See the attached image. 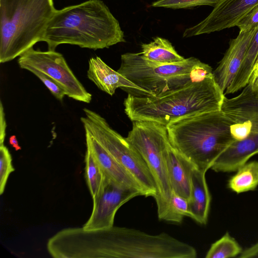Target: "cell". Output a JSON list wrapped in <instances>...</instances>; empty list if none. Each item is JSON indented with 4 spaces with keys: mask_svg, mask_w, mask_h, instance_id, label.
Segmentation results:
<instances>
[{
    "mask_svg": "<svg viewBox=\"0 0 258 258\" xmlns=\"http://www.w3.org/2000/svg\"><path fill=\"white\" fill-rule=\"evenodd\" d=\"M41 41L48 50L69 44L93 50L125 42L117 20L101 0H88L56 10Z\"/></svg>",
    "mask_w": 258,
    "mask_h": 258,
    "instance_id": "cell-1",
    "label": "cell"
},
{
    "mask_svg": "<svg viewBox=\"0 0 258 258\" xmlns=\"http://www.w3.org/2000/svg\"><path fill=\"white\" fill-rule=\"evenodd\" d=\"M224 97L213 74L159 96L129 94L123 105L132 121H153L166 126L187 116L221 110Z\"/></svg>",
    "mask_w": 258,
    "mask_h": 258,
    "instance_id": "cell-2",
    "label": "cell"
},
{
    "mask_svg": "<svg viewBox=\"0 0 258 258\" xmlns=\"http://www.w3.org/2000/svg\"><path fill=\"white\" fill-rule=\"evenodd\" d=\"M166 128L172 147L206 172L235 141L221 110L187 116L170 122Z\"/></svg>",
    "mask_w": 258,
    "mask_h": 258,
    "instance_id": "cell-3",
    "label": "cell"
},
{
    "mask_svg": "<svg viewBox=\"0 0 258 258\" xmlns=\"http://www.w3.org/2000/svg\"><path fill=\"white\" fill-rule=\"evenodd\" d=\"M56 10L53 0H0V62L19 57L41 41Z\"/></svg>",
    "mask_w": 258,
    "mask_h": 258,
    "instance_id": "cell-4",
    "label": "cell"
},
{
    "mask_svg": "<svg viewBox=\"0 0 258 258\" xmlns=\"http://www.w3.org/2000/svg\"><path fill=\"white\" fill-rule=\"evenodd\" d=\"M117 71L152 96L213 74L210 66L194 57L175 63H159L145 59L140 53L131 52L121 55V64Z\"/></svg>",
    "mask_w": 258,
    "mask_h": 258,
    "instance_id": "cell-5",
    "label": "cell"
},
{
    "mask_svg": "<svg viewBox=\"0 0 258 258\" xmlns=\"http://www.w3.org/2000/svg\"><path fill=\"white\" fill-rule=\"evenodd\" d=\"M126 139L144 159L153 176L157 188L154 199L158 217L163 220L172 192L165 161V153L170 144L166 126L153 121H133Z\"/></svg>",
    "mask_w": 258,
    "mask_h": 258,
    "instance_id": "cell-6",
    "label": "cell"
},
{
    "mask_svg": "<svg viewBox=\"0 0 258 258\" xmlns=\"http://www.w3.org/2000/svg\"><path fill=\"white\" fill-rule=\"evenodd\" d=\"M85 116L81 118L85 131L91 135L103 148L140 184L145 197L155 198L157 188L147 164L128 142L112 129L105 119L89 109H83Z\"/></svg>",
    "mask_w": 258,
    "mask_h": 258,
    "instance_id": "cell-7",
    "label": "cell"
},
{
    "mask_svg": "<svg viewBox=\"0 0 258 258\" xmlns=\"http://www.w3.org/2000/svg\"><path fill=\"white\" fill-rule=\"evenodd\" d=\"M18 62L22 69L29 72L36 70L52 78L61 86L68 97L87 103L91 102V94L75 76L61 53L32 47L19 56Z\"/></svg>",
    "mask_w": 258,
    "mask_h": 258,
    "instance_id": "cell-8",
    "label": "cell"
},
{
    "mask_svg": "<svg viewBox=\"0 0 258 258\" xmlns=\"http://www.w3.org/2000/svg\"><path fill=\"white\" fill-rule=\"evenodd\" d=\"M139 196H142L140 191L121 186L105 176L99 195L93 200L91 215L83 228L95 230L112 227L118 209Z\"/></svg>",
    "mask_w": 258,
    "mask_h": 258,
    "instance_id": "cell-9",
    "label": "cell"
},
{
    "mask_svg": "<svg viewBox=\"0 0 258 258\" xmlns=\"http://www.w3.org/2000/svg\"><path fill=\"white\" fill-rule=\"evenodd\" d=\"M221 110L230 122V133L235 141H241L250 134L258 117V91L248 84L237 96L224 97Z\"/></svg>",
    "mask_w": 258,
    "mask_h": 258,
    "instance_id": "cell-10",
    "label": "cell"
},
{
    "mask_svg": "<svg viewBox=\"0 0 258 258\" xmlns=\"http://www.w3.org/2000/svg\"><path fill=\"white\" fill-rule=\"evenodd\" d=\"M258 4V0H221L203 21L186 29L183 37L208 34L230 28Z\"/></svg>",
    "mask_w": 258,
    "mask_h": 258,
    "instance_id": "cell-11",
    "label": "cell"
},
{
    "mask_svg": "<svg viewBox=\"0 0 258 258\" xmlns=\"http://www.w3.org/2000/svg\"><path fill=\"white\" fill-rule=\"evenodd\" d=\"M258 28L239 31L213 71L216 82L224 92L232 84L244 60L252 39Z\"/></svg>",
    "mask_w": 258,
    "mask_h": 258,
    "instance_id": "cell-12",
    "label": "cell"
},
{
    "mask_svg": "<svg viewBox=\"0 0 258 258\" xmlns=\"http://www.w3.org/2000/svg\"><path fill=\"white\" fill-rule=\"evenodd\" d=\"M258 154V117L254 120L249 136L241 141H233L216 159L211 169L216 172H233Z\"/></svg>",
    "mask_w": 258,
    "mask_h": 258,
    "instance_id": "cell-13",
    "label": "cell"
},
{
    "mask_svg": "<svg viewBox=\"0 0 258 258\" xmlns=\"http://www.w3.org/2000/svg\"><path fill=\"white\" fill-rule=\"evenodd\" d=\"M87 77L99 89L111 96L114 94L117 88H120L136 92L137 96L139 94V96H152L151 93L111 69L99 56L93 57L89 59Z\"/></svg>",
    "mask_w": 258,
    "mask_h": 258,
    "instance_id": "cell-14",
    "label": "cell"
},
{
    "mask_svg": "<svg viewBox=\"0 0 258 258\" xmlns=\"http://www.w3.org/2000/svg\"><path fill=\"white\" fill-rule=\"evenodd\" d=\"M87 148L93 154L105 176L126 188L140 191L145 196L138 181L123 168L89 133L85 132Z\"/></svg>",
    "mask_w": 258,
    "mask_h": 258,
    "instance_id": "cell-15",
    "label": "cell"
},
{
    "mask_svg": "<svg viewBox=\"0 0 258 258\" xmlns=\"http://www.w3.org/2000/svg\"><path fill=\"white\" fill-rule=\"evenodd\" d=\"M165 161L171 190L188 200L191 171L195 165L176 151L170 144L165 153Z\"/></svg>",
    "mask_w": 258,
    "mask_h": 258,
    "instance_id": "cell-16",
    "label": "cell"
},
{
    "mask_svg": "<svg viewBox=\"0 0 258 258\" xmlns=\"http://www.w3.org/2000/svg\"><path fill=\"white\" fill-rule=\"evenodd\" d=\"M206 172L195 166L191 175L190 197L188 201L189 217L201 224H206L211 196L206 179Z\"/></svg>",
    "mask_w": 258,
    "mask_h": 258,
    "instance_id": "cell-17",
    "label": "cell"
},
{
    "mask_svg": "<svg viewBox=\"0 0 258 258\" xmlns=\"http://www.w3.org/2000/svg\"><path fill=\"white\" fill-rule=\"evenodd\" d=\"M140 54L146 60L159 63H172L185 58L179 55L167 40L156 37L153 41L143 44Z\"/></svg>",
    "mask_w": 258,
    "mask_h": 258,
    "instance_id": "cell-18",
    "label": "cell"
},
{
    "mask_svg": "<svg viewBox=\"0 0 258 258\" xmlns=\"http://www.w3.org/2000/svg\"><path fill=\"white\" fill-rule=\"evenodd\" d=\"M258 56V29L255 33L244 60L226 94L234 93L246 86L249 82Z\"/></svg>",
    "mask_w": 258,
    "mask_h": 258,
    "instance_id": "cell-19",
    "label": "cell"
},
{
    "mask_svg": "<svg viewBox=\"0 0 258 258\" xmlns=\"http://www.w3.org/2000/svg\"><path fill=\"white\" fill-rule=\"evenodd\" d=\"M229 179L228 187L240 194L255 189L258 186V161L247 162Z\"/></svg>",
    "mask_w": 258,
    "mask_h": 258,
    "instance_id": "cell-20",
    "label": "cell"
},
{
    "mask_svg": "<svg viewBox=\"0 0 258 258\" xmlns=\"http://www.w3.org/2000/svg\"><path fill=\"white\" fill-rule=\"evenodd\" d=\"M85 178L93 200L99 195L105 176L91 151L87 148L85 155Z\"/></svg>",
    "mask_w": 258,
    "mask_h": 258,
    "instance_id": "cell-21",
    "label": "cell"
},
{
    "mask_svg": "<svg viewBox=\"0 0 258 258\" xmlns=\"http://www.w3.org/2000/svg\"><path fill=\"white\" fill-rule=\"evenodd\" d=\"M243 249L228 232L212 244L205 257L230 258L239 255Z\"/></svg>",
    "mask_w": 258,
    "mask_h": 258,
    "instance_id": "cell-22",
    "label": "cell"
},
{
    "mask_svg": "<svg viewBox=\"0 0 258 258\" xmlns=\"http://www.w3.org/2000/svg\"><path fill=\"white\" fill-rule=\"evenodd\" d=\"M184 217H189L188 201L172 190L168 209L163 220L180 223Z\"/></svg>",
    "mask_w": 258,
    "mask_h": 258,
    "instance_id": "cell-23",
    "label": "cell"
},
{
    "mask_svg": "<svg viewBox=\"0 0 258 258\" xmlns=\"http://www.w3.org/2000/svg\"><path fill=\"white\" fill-rule=\"evenodd\" d=\"M221 0H157L152 3L154 7L173 9H187L199 6L215 7Z\"/></svg>",
    "mask_w": 258,
    "mask_h": 258,
    "instance_id": "cell-24",
    "label": "cell"
},
{
    "mask_svg": "<svg viewBox=\"0 0 258 258\" xmlns=\"http://www.w3.org/2000/svg\"><path fill=\"white\" fill-rule=\"evenodd\" d=\"M12 162V157L8 149L4 144L0 145V195L4 192L10 173L15 170Z\"/></svg>",
    "mask_w": 258,
    "mask_h": 258,
    "instance_id": "cell-25",
    "label": "cell"
},
{
    "mask_svg": "<svg viewBox=\"0 0 258 258\" xmlns=\"http://www.w3.org/2000/svg\"><path fill=\"white\" fill-rule=\"evenodd\" d=\"M30 72L42 81L57 99L62 100L64 96L66 95V93L61 86L50 77L36 70H31Z\"/></svg>",
    "mask_w": 258,
    "mask_h": 258,
    "instance_id": "cell-26",
    "label": "cell"
},
{
    "mask_svg": "<svg viewBox=\"0 0 258 258\" xmlns=\"http://www.w3.org/2000/svg\"><path fill=\"white\" fill-rule=\"evenodd\" d=\"M239 31L258 28V4L247 13L237 23Z\"/></svg>",
    "mask_w": 258,
    "mask_h": 258,
    "instance_id": "cell-27",
    "label": "cell"
},
{
    "mask_svg": "<svg viewBox=\"0 0 258 258\" xmlns=\"http://www.w3.org/2000/svg\"><path fill=\"white\" fill-rule=\"evenodd\" d=\"M0 114V145H1L4 144L7 126L4 109L2 101H1Z\"/></svg>",
    "mask_w": 258,
    "mask_h": 258,
    "instance_id": "cell-28",
    "label": "cell"
},
{
    "mask_svg": "<svg viewBox=\"0 0 258 258\" xmlns=\"http://www.w3.org/2000/svg\"><path fill=\"white\" fill-rule=\"evenodd\" d=\"M245 255L249 258H258V241L245 249Z\"/></svg>",
    "mask_w": 258,
    "mask_h": 258,
    "instance_id": "cell-29",
    "label": "cell"
},
{
    "mask_svg": "<svg viewBox=\"0 0 258 258\" xmlns=\"http://www.w3.org/2000/svg\"><path fill=\"white\" fill-rule=\"evenodd\" d=\"M248 84L251 86L254 90L258 91V67L253 71L249 78Z\"/></svg>",
    "mask_w": 258,
    "mask_h": 258,
    "instance_id": "cell-30",
    "label": "cell"
},
{
    "mask_svg": "<svg viewBox=\"0 0 258 258\" xmlns=\"http://www.w3.org/2000/svg\"><path fill=\"white\" fill-rule=\"evenodd\" d=\"M9 143L16 151H18L21 149V147L19 145V143L16 136L12 135L10 137Z\"/></svg>",
    "mask_w": 258,
    "mask_h": 258,
    "instance_id": "cell-31",
    "label": "cell"
},
{
    "mask_svg": "<svg viewBox=\"0 0 258 258\" xmlns=\"http://www.w3.org/2000/svg\"><path fill=\"white\" fill-rule=\"evenodd\" d=\"M257 67H258V56H257V57L256 58V61H255V64H254L253 71L254 70L256 69Z\"/></svg>",
    "mask_w": 258,
    "mask_h": 258,
    "instance_id": "cell-32",
    "label": "cell"
}]
</instances>
